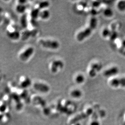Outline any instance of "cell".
I'll return each instance as SVG.
<instances>
[{
  "label": "cell",
  "mask_w": 125,
  "mask_h": 125,
  "mask_svg": "<svg viewBox=\"0 0 125 125\" xmlns=\"http://www.w3.org/2000/svg\"><path fill=\"white\" fill-rule=\"evenodd\" d=\"M97 20L96 18H92L90 21L88 27L83 31L79 32L76 36L77 40L79 42H82L91 34L92 31L95 29L97 26Z\"/></svg>",
  "instance_id": "obj_1"
},
{
  "label": "cell",
  "mask_w": 125,
  "mask_h": 125,
  "mask_svg": "<svg viewBox=\"0 0 125 125\" xmlns=\"http://www.w3.org/2000/svg\"><path fill=\"white\" fill-rule=\"evenodd\" d=\"M39 42L44 48L51 50H56L60 46L59 42L54 40L42 39L39 41Z\"/></svg>",
  "instance_id": "obj_2"
},
{
  "label": "cell",
  "mask_w": 125,
  "mask_h": 125,
  "mask_svg": "<svg viewBox=\"0 0 125 125\" xmlns=\"http://www.w3.org/2000/svg\"><path fill=\"white\" fill-rule=\"evenodd\" d=\"M34 48L32 47H30L20 55V59L22 61H26L31 58L34 53Z\"/></svg>",
  "instance_id": "obj_3"
},
{
  "label": "cell",
  "mask_w": 125,
  "mask_h": 125,
  "mask_svg": "<svg viewBox=\"0 0 125 125\" xmlns=\"http://www.w3.org/2000/svg\"><path fill=\"white\" fill-rule=\"evenodd\" d=\"M64 66V62L62 60H57L53 61L50 66V70L53 73H56L60 70L62 69Z\"/></svg>",
  "instance_id": "obj_4"
},
{
  "label": "cell",
  "mask_w": 125,
  "mask_h": 125,
  "mask_svg": "<svg viewBox=\"0 0 125 125\" xmlns=\"http://www.w3.org/2000/svg\"><path fill=\"white\" fill-rule=\"evenodd\" d=\"M34 88L37 91L46 93L49 91L50 88L47 85L41 83H36L34 85Z\"/></svg>",
  "instance_id": "obj_5"
},
{
  "label": "cell",
  "mask_w": 125,
  "mask_h": 125,
  "mask_svg": "<svg viewBox=\"0 0 125 125\" xmlns=\"http://www.w3.org/2000/svg\"><path fill=\"white\" fill-rule=\"evenodd\" d=\"M92 109H90L87 111L86 113H82V114L78 115V116H77L73 118V119H72L71 120V122H70V124H71V125L75 124L76 122H78L81 119H83V118H85L86 117H87L88 116L90 115L92 113Z\"/></svg>",
  "instance_id": "obj_6"
},
{
  "label": "cell",
  "mask_w": 125,
  "mask_h": 125,
  "mask_svg": "<svg viewBox=\"0 0 125 125\" xmlns=\"http://www.w3.org/2000/svg\"><path fill=\"white\" fill-rule=\"evenodd\" d=\"M111 84L114 87H117L119 86L125 87V78L112 79L111 82Z\"/></svg>",
  "instance_id": "obj_7"
},
{
  "label": "cell",
  "mask_w": 125,
  "mask_h": 125,
  "mask_svg": "<svg viewBox=\"0 0 125 125\" xmlns=\"http://www.w3.org/2000/svg\"><path fill=\"white\" fill-rule=\"evenodd\" d=\"M119 72V69L117 67H113L107 70L104 72V75L106 77H111L117 74Z\"/></svg>",
  "instance_id": "obj_8"
},
{
  "label": "cell",
  "mask_w": 125,
  "mask_h": 125,
  "mask_svg": "<svg viewBox=\"0 0 125 125\" xmlns=\"http://www.w3.org/2000/svg\"><path fill=\"white\" fill-rule=\"evenodd\" d=\"M8 37L10 39L13 40H17L19 39L20 37V32L17 31H8L7 33Z\"/></svg>",
  "instance_id": "obj_9"
},
{
  "label": "cell",
  "mask_w": 125,
  "mask_h": 125,
  "mask_svg": "<svg viewBox=\"0 0 125 125\" xmlns=\"http://www.w3.org/2000/svg\"><path fill=\"white\" fill-rule=\"evenodd\" d=\"M41 11V10L38 7L32 10L31 13V15L32 20H35L39 17Z\"/></svg>",
  "instance_id": "obj_10"
},
{
  "label": "cell",
  "mask_w": 125,
  "mask_h": 125,
  "mask_svg": "<svg viewBox=\"0 0 125 125\" xmlns=\"http://www.w3.org/2000/svg\"><path fill=\"white\" fill-rule=\"evenodd\" d=\"M20 24L23 28H26L28 27L27 15L24 13L21 16L20 19Z\"/></svg>",
  "instance_id": "obj_11"
},
{
  "label": "cell",
  "mask_w": 125,
  "mask_h": 125,
  "mask_svg": "<svg viewBox=\"0 0 125 125\" xmlns=\"http://www.w3.org/2000/svg\"><path fill=\"white\" fill-rule=\"evenodd\" d=\"M50 12L48 10L46 9L42 10V11H41L39 17L42 20H46L50 17Z\"/></svg>",
  "instance_id": "obj_12"
},
{
  "label": "cell",
  "mask_w": 125,
  "mask_h": 125,
  "mask_svg": "<svg viewBox=\"0 0 125 125\" xmlns=\"http://www.w3.org/2000/svg\"><path fill=\"white\" fill-rule=\"evenodd\" d=\"M100 69V67L98 64H94L92 65L91 67V69L89 72V75L91 77H94L95 76L96 74V70H98Z\"/></svg>",
  "instance_id": "obj_13"
},
{
  "label": "cell",
  "mask_w": 125,
  "mask_h": 125,
  "mask_svg": "<svg viewBox=\"0 0 125 125\" xmlns=\"http://www.w3.org/2000/svg\"><path fill=\"white\" fill-rule=\"evenodd\" d=\"M26 7L25 5L23 4H19L17 5L16 7V10L17 12L19 13H23L24 14L25 11L26 10Z\"/></svg>",
  "instance_id": "obj_14"
},
{
  "label": "cell",
  "mask_w": 125,
  "mask_h": 125,
  "mask_svg": "<svg viewBox=\"0 0 125 125\" xmlns=\"http://www.w3.org/2000/svg\"><path fill=\"white\" fill-rule=\"evenodd\" d=\"M50 5V2L47 1H43L39 2L38 5V8L41 10H45Z\"/></svg>",
  "instance_id": "obj_15"
},
{
  "label": "cell",
  "mask_w": 125,
  "mask_h": 125,
  "mask_svg": "<svg viewBox=\"0 0 125 125\" xmlns=\"http://www.w3.org/2000/svg\"><path fill=\"white\" fill-rule=\"evenodd\" d=\"M31 81L29 78H26L21 82V85L23 88H26L31 85Z\"/></svg>",
  "instance_id": "obj_16"
},
{
  "label": "cell",
  "mask_w": 125,
  "mask_h": 125,
  "mask_svg": "<svg viewBox=\"0 0 125 125\" xmlns=\"http://www.w3.org/2000/svg\"><path fill=\"white\" fill-rule=\"evenodd\" d=\"M82 93L80 90H75L71 92V95L74 98H78L82 96Z\"/></svg>",
  "instance_id": "obj_17"
},
{
  "label": "cell",
  "mask_w": 125,
  "mask_h": 125,
  "mask_svg": "<svg viewBox=\"0 0 125 125\" xmlns=\"http://www.w3.org/2000/svg\"><path fill=\"white\" fill-rule=\"evenodd\" d=\"M84 80H85V77L82 74H78V75H77V77H76V82L78 83H82L83 82Z\"/></svg>",
  "instance_id": "obj_18"
},
{
  "label": "cell",
  "mask_w": 125,
  "mask_h": 125,
  "mask_svg": "<svg viewBox=\"0 0 125 125\" xmlns=\"http://www.w3.org/2000/svg\"><path fill=\"white\" fill-rule=\"evenodd\" d=\"M102 34L103 37H106L111 35V32L107 28H105L103 30V32H102Z\"/></svg>",
  "instance_id": "obj_19"
},
{
  "label": "cell",
  "mask_w": 125,
  "mask_h": 125,
  "mask_svg": "<svg viewBox=\"0 0 125 125\" xmlns=\"http://www.w3.org/2000/svg\"><path fill=\"white\" fill-rule=\"evenodd\" d=\"M104 14L106 17H111L113 14V13L111 9H107L104 11Z\"/></svg>",
  "instance_id": "obj_20"
},
{
  "label": "cell",
  "mask_w": 125,
  "mask_h": 125,
  "mask_svg": "<svg viewBox=\"0 0 125 125\" xmlns=\"http://www.w3.org/2000/svg\"><path fill=\"white\" fill-rule=\"evenodd\" d=\"M118 6V7L120 9H125V2L122 1L121 2H119Z\"/></svg>",
  "instance_id": "obj_21"
},
{
  "label": "cell",
  "mask_w": 125,
  "mask_h": 125,
  "mask_svg": "<svg viewBox=\"0 0 125 125\" xmlns=\"http://www.w3.org/2000/svg\"><path fill=\"white\" fill-rule=\"evenodd\" d=\"M90 125H100L99 122L97 121H93V122L91 123Z\"/></svg>",
  "instance_id": "obj_22"
},
{
  "label": "cell",
  "mask_w": 125,
  "mask_h": 125,
  "mask_svg": "<svg viewBox=\"0 0 125 125\" xmlns=\"http://www.w3.org/2000/svg\"><path fill=\"white\" fill-rule=\"evenodd\" d=\"M19 4H23V5H24V4H25V2H26V1H25V0H19Z\"/></svg>",
  "instance_id": "obj_23"
},
{
  "label": "cell",
  "mask_w": 125,
  "mask_h": 125,
  "mask_svg": "<svg viewBox=\"0 0 125 125\" xmlns=\"http://www.w3.org/2000/svg\"><path fill=\"white\" fill-rule=\"evenodd\" d=\"M122 46H123L124 47H125V40L123 41L122 42Z\"/></svg>",
  "instance_id": "obj_24"
},
{
  "label": "cell",
  "mask_w": 125,
  "mask_h": 125,
  "mask_svg": "<svg viewBox=\"0 0 125 125\" xmlns=\"http://www.w3.org/2000/svg\"><path fill=\"white\" fill-rule=\"evenodd\" d=\"M75 125H81L80 124H76Z\"/></svg>",
  "instance_id": "obj_25"
}]
</instances>
